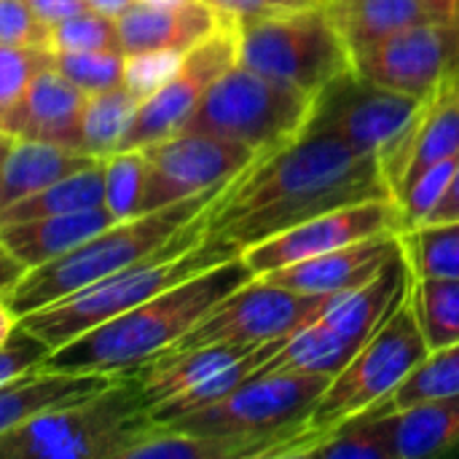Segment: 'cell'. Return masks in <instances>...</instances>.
I'll return each mask as SVG.
<instances>
[{"instance_id":"obj_1","label":"cell","mask_w":459,"mask_h":459,"mask_svg":"<svg viewBox=\"0 0 459 459\" xmlns=\"http://www.w3.org/2000/svg\"><path fill=\"white\" fill-rule=\"evenodd\" d=\"M368 199H393L382 161L331 134H299L258 156L210 210L207 234L250 247L320 212Z\"/></svg>"},{"instance_id":"obj_2","label":"cell","mask_w":459,"mask_h":459,"mask_svg":"<svg viewBox=\"0 0 459 459\" xmlns=\"http://www.w3.org/2000/svg\"><path fill=\"white\" fill-rule=\"evenodd\" d=\"M255 274L242 255L204 269L180 285L148 299L145 304L81 333L54 350L46 368L65 374H110L134 377L143 366L180 342L218 301L242 288Z\"/></svg>"},{"instance_id":"obj_3","label":"cell","mask_w":459,"mask_h":459,"mask_svg":"<svg viewBox=\"0 0 459 459\" xmlns=\"http://www.w3.org/2000/svg\"><path fill=\"white\" fill-rule=\"evenodd\" d=\"M210 210H204L188 226H183L153 255L62 301H54L38 312H30L19 323L35 336H40L51 350H59L62 344L78 339L81 333L145 304L148 299L180 285L183 280L242 255V247H237L234 242L207 234Z\"/></svg>"},{"instance_id":"obj_4","label":"cell","mask_w":459,"mask_h":459,"mask_svg":"<svg viewBox=\"0 0 459 459\" xmlns=\"http://www.w3.org/2000/svg\"><path fill=\"white\" fill-rule=\"evenodd\" d=\"M226 188V186H223ZM223 188H212L169 207L143 212L126 221H116L100 234L89 237L70 253L27 269L22 280L5 293L11 309L22 320L30 312H38L54 301H62L164 247L183 226H188L196 215L210 210Z\"/></svg>"},{"instance_id":"obj_5","label":"cell","mask_w":459,"mask_h":459,"mask_svg":"<svg viewBox=\"0 0 459 459\" xmlns=\"http://www.w3.org/2000/svg\"><path fill=\"white\" fill-rule=\"evenodd\" d=\"M428 352L430 350L417 325L406 288V296L390 312V317L358 350V355L336 377H331V385L325 387L309 417L285 444L272 452L269 459H282L288 449L379 409L428 358Z\"/></svg>"},{"instance_id":"obj_6","label":"cell","mask_w":459,"mask_h":459,"mask_svg":"<svg viewBox=\"0 0 459 459\" xmlns=\"http://www.w3.org/2000/svg\"><path fill=\"white\" fill-rule=\"evenodd\" d=\"M151 425L137 377H118L97 395L54 406L0 436V459H118Z\"/></svg>"},{"instance_id":"obj_7","label":"cell","mask_w":459,"mask_h":459,"mask_svg":"<svg viewBox=\"0 0 459 459\" xmlns=\"http://www.w3.org/2000/svg\"><path fill=\"white\" fill-rule=\"evenodd\" d=\"M312 102L315 94L237 62L207 89L180 132L223 137L266 156L304 134Z\"/></svg>"},{"instance_id":"obj_8","label":"cell","mask_w":459,"mask_h":459,"mask_svg":"<svg viewBox=\"0 0 459 459\" xmlns=\"http://www.w3.org/2000/svg\"><path fill=\"white\" fill-rule=\"evenodd\" d=\"M237 46L239 65L307 94H317L352 70V56L325 3L237 19Z\"/></svg>"},{"instance_id":"obj_9","label":"cell","mask_w":459,"mask_h":459,"mask_svg":"<svg viewBox=\"0 0 459 459\" xmlns=\"http://www.w3.org/2000/svg\"><path fill=\"white\" fill-rule=\"evenodd\" d=\"M433 100L385 89L347 70L315 94L304 134H331L360 153L377 156L387 178V169L406 148Z\"/></svg>"},{"instance_id":"obj_10","label":"cell","mask_w":459,"mask_h":459,"mask_svg":"<svg viewBox=\"0 0 459 459\" xmlns=\"http://www.w3.org/2000/svg\"><path fill=\"white\" fill-rule=\"evenodd\" d=\"M331 385L328 374H261L255 371L247 382L231 390L218 403L199 409L172 428L207 433V436H231L261 444V457L285 444L299 425L309 417L325 387Z\"/></svg>"},{"instance_id":"obj_11","label":"cell","mask_w":459,"mask_h":459,"mask_svg":"<svg viewBox=\"0 0 459 459\" xmlns=\"http://www.w3.org/2000/svg\"><path fill=\"white\" fill-rule=\"evenodd\" d=\"M331 296H307L253 277L218 301L180 342L164 355L188 352L204 344H269L290 336L312 320ZM161 358V355H159Z\"/></svg>"},{"instance_id":"obj_12","label":"cell","mask_w":459,"mask_h":459,"mask_svg":"<svg viewBox=\"0 0 459 459\" xmlns=\"http://www.w3.org/2000/svg\"><path fill=\"white\" fill-rule=\"evenodd\" d=\"M140 151L145 156L140 212H153L188 196L223 188L258 159L245 145L202 132H175Z\"/></svg>"},{"instance_id":"obj_13","label":"cell","mask_w":459,"mask_h":459,"mask_svg":"<svg viewBox=\"0 0 459 459\" xmlns=\"http://www.w3.org/2000/svg\"><path fill=\"white\" fill-rule=\"evenodd\" d=\"M352 70L385 89L433 100L459 81V27L441 19L411 24L358 54Z\"/></svg>"},{"instance_id":"obj_14","label":"cell","mask_w":459,"mask_h":459,"mask_svg":"<svg viewBox=\"0 0 459 459\" xmlns=\"http://www.w3.org/2000/svg\"><path fill=\"white\" fill-rule=\"evenodd\" d=\"M239 59L237 46V22H223L212 35H207L202 43L188 48L172 73V78L156 89L151 97H145L134 113L132 126L126 129L121 148H145L151 143H159L175 132L183 129L194 108L202 102L207 89Z\"/></svg>"},{"instance_id":"obj_15","label":"cell","mask_w":459,"mask_h":459,"mask_svg":"<svg viewBox=\"0 0 459 459\" xmlns=\"http://www.w3.org/2000/svg\"><path fill=\"white\" fill-rule=\"evenodd\" d=\"M401 231V210L395 199H368L358 204H344L328 212H320L304 223H296L274 237H266L242 250V261L255 277L272 274L282 266H293L336 247H347L352 242L398 234Z\"/></svg>"},{"instance_id":"obj_16","label":"cell","mask_w":459,"mask_h":459,"mask_svg":"<svg viewBox=\"0 0 459 459\" xmlns=\"http://www.w3.org/2000/svg\"><path fill=\"white\" fill-rule=\"evenodd\" d=\"M401 237L398 234H382L368 237L360 242H352L347 247H336L331 253H323L317 258L282 266L272 274H264L269 282L282 285L296 293L307 296H339L344 290H352L371 277H377L390 261L401 258Z\"/></svg>"},{"instance_id":"obj_17","label":"cell","mask_w":459,"mask_h":459,"mask_svg":"<svg viewBox=\"0 0 459 459\" xmlns=\"http://www.w3.org/2000/svg\"><path fill=\"white\" fill-rule=\"evenodd\" d=\"M83 105L86 94L51 65L30 81L22 100L3 116L0 129L16 140L81 148Z\"/></svg>"},{"instance_id":"obj_18","label":"cell","mask_w":459,"mask_h":459,"mask_svg":"<svg viewBox=\"0 0 459 459\" xmlns=\"http://www.w3.org/2000/svg\"><path fill=\"white\" fill-rule=\"evenodd\" d=\"M118 40L124 54L137 51H178L186 54L212 35L229 16L210 0H186L169 5L134 3L118 19Z\"/></svg>"},{"instance_id":"obj_19","label":"cell","mask_w":459,"mask_h":459,"mask_svg":"<svg viewBox=\"0 0 459 459\" xmlns=\"http://www.w3.org/2000/svg\"><path fill=\"white\" fill-rule=\"evenodd\" d=\"M382 436L390 459H430L459 446V395L428 398L387 414H363Z\"/></svg>"},{"instance_id":"obj_20","label":"cell","mask_w":459,"mask_h":459,"mask_svg":"<svg viewBox=\"0 0 459 459\" xmlns=\"http://www.w3.org/2000/svg\"><path fill=\"white\" fill-rule=\"evenodd\" d=\"M116 221L118 218L105 204H100V207H89L78 212L5 223L0 226V242L24 269H35L40 264H48L70 253L73 247H78L81 242L100 234Z\"/></svg>"},{"instance_id":"obj_21","label":"cell","mask_w":459,"mask_h":459,"mask_svg":"<svg viewBox=\"0 0 459 459\" xmlns=\"http://www.w3.org/2000/svg\"><path fill=\"white\" fill-rule=\"evenodd\" d=\"M116 379L118 377L97 374V371L65 374V371H51L46 366L27 371L0 385V436L54 406L97 395L105 387H110Z\"/></svg>"},{"instance_id":"obj_22","label":"cell","mask_w":459,"mask_h":459,"mask_svg":"<svg viewBox=\"0 0 459 459\" xmlns=\"http://www.w3.org/2000/svg\"><path fill=\"white\" fill-rule=\"evenodd\" d=\"M100 161L102 159H94L81 148L40 140H13L0 164V210Z\"/></svg>"},{"instance_id":"obj_23","label":"cell","mask_w":459,"mask_h":459,"mask_svg":"<svg viewBox=\"0 0 459 459\" xmlns=\"http://www.w3.org/2000/svg\"><path fill=\"white\" fill-rule=\"evenodd\" d=\"M459 156V81L449 83L422 113L414 134L409 137L401 156L387 169V183L395 194L425 167Z\"/></svg>"},{"instance_id":"obj_24","label":"cell","mask_w":459,"mask_h":459,"mask_svg":"<svg viewBox=\"0 0 459 459\" xmlns=\"http://www.w3.org/2000/svg\"><path fill=\"white\" fill-rule=\"evenodd\" d=\"M325 8L352 59L385 38L433 19L422 0H325Z\"/></svg>"},{"instance_id":"obj_25","label":"cell","mask_w":459,"mask_h":459,"mask_svg":"<svg viewBox=\"0 0 459 459\" xmlns=\"http://www.w3.org/2000/svg\"><path fill=\"white\" fill-rule=\"evenodd\" d=\"M261 444L231 436L191 433L172 425H148L140 430L118 459H258Z\"/></svg>"},{"instance_id":"obj_26","label":"cell","mask_w":459,"mask_h":459,"mask_svg":"<svg viewBox=\"0 0 459 459\" xmlns=\"http://www.w3.org/2000/svg\"><path fill=\"white\" fill-rule=\"evenodd\" d=\"M100 204H105L102 161L62 178V180L40 188L38 194H30L19 202L8 204L5 210H0V226L48 218V215L78 212V210H89V207H100Z\"/></svg>"},{"instance_id":"obj_27","label":"cell","mask_w":459,"mask_h":459,"mask_svg":"<svg viewBox=\"0 0 459 459\" xmlns=\"http://www.w3.org/2000/svg\"><path fill=\"white\" fill-rule=\"evenodd\" d=\"M143 97L132 91L126 83L113 89L86 94L83 118H81V151L91 153L94 159H105L121 148L126 129L134 121Z\"/></svg>"},{"instance_id":"obj_28","label":"cell","mask_w":459,"mask_h":459,"mask_svg":"<svg viewBox=\"0 0 459 459\" xmlns=\"http://www.w3.org/2000/svg\"><path fill=\"white\" fill-rule=\"evenodd\" d=\"M409 301L430 352L459 342V277H411Z\"/></svg>"},{"instance_id":"obj_29","label":"cell","mask_w":459,"mask_h":459,"mask_svg":"<svg viewBox=\"0 0 459 459\" xmlns=\"http://www.w3.org/2000/svg\"><path fill=\"white\" fill-rule=\"evenodd\" d=\"M403 261L411 277H459V221L401 229Z\"/></svg>"},{"instance_id":"obj_30","label":"cell","mask_w":459,"mask_h":459,"mask_svg":"<svg viewBox=\"0 0 459 459\" xmlns=\"http://www.w3.org/2000/svg\"><path fill=\"white\" fill-rule=\"evenodd\" d=\"M459 395V342L452 347L428 352V358L411 371V377L371 414H387L417 401Z\"/></svg>"},{"instance_id":"obj_31","label":"cell","mask_w":459,"mask_h":459,"mask_svg":"<svg viewBox=\"0 0 459 459\" xmlns=\"http://www.w3.org/2000/svg\"><path fill=\"white\" fill-rule=\"evenodd\" d=\"M105 180V207L118 218L143 215V191H145V156L140 148L116 151L102 159Z\"/></svg>"},{"instance_id":"obj_32","label":"cell","mask_w":459,"mask_h":459,"mask_svg":"<svg viewBox=\"0 0 459 459\" xmlns=\"http://www.w3.org/2000/svg\"><path fill=\"white\" fill-rule=\"evenodd\" d=\"M48 51L51 54H75V51H121L118 22L113 16L83 11L65 22L48 27Z\"/></svg>"},{"instance_id":"obj_33","label":"cell","mask_w":459,"mask_h":459,"mask_svg":"<svg viewBox=\"0 0 459 459\" xmlns=\"http://www.w3.org/2000/svg\"><path fill=\"white\" fill-rule=\"evenodd\" d=\"M54 67L83 94H97L124 83V51L51 54Z\"/></svg>"},{"instance_id":"obj_34","label":"cell","mask_w":459,"mask_h":459,"mask_svg":"<svg viewBox=\"0 0 459 459\" xmlns=\"http://www.w3.org/2000/svg\"><path fill=\"white\" fill-rule=\"evenodd\" d=\"M51 65L54 59L46 48L0 43V121L22 100L30 81Z\"/></svg>"},{"instance_id":"obj_35","label":"cell","mask_w":459,"mask_h":459,"mask_svg":"<svg viewBox=\"0 0 459 459\" xmlns=\"http://www.w3.org/2000/svg\"><path fill=\"white\" fill-rule=\"evenodd\" d=\"M180 59H183V54H178V51L124 54V83L145 100L172 78Z\"/></svg>"},{"instance_id":"obj_36","label":"cell","mask_w":459,"mask_h":459,"mask_svg":"<svg viewBox=\"0 0 459 459\" xmlns=\"http://www.w3.org/2000/svg\"><path fill=\"white\" fill-rule=\"evenodd\" d=\"M51 352L54 350L40 336H35L32 331H27L19 323L16 331L11 333V339L0 347V385L46 366Z\"/></svg>"},{"instance_id":"obj_37","label":"cell","mask_w":459,"mask_h":459,"mask_svg":"<svg viewBox=\"0 0 459 459\" xmlns=\"http://www.w3.org/2000/svg\"><path fill=\"white\" fill-rule=\"evenodd\" d=\"M0 43L48 51V27L27 0H0Z\"/></svg>"},{"instance_id":"obj_38","label":"cell","mask_w":459,"mask_h":459,"mask_svg":"<svg viewBox=\"0 0 459 459\" xmlns=\"http://www.w3.org/2000/svg\"><path fill=\"white\" fill-rule=\"evenodd\" d=\"M223 16L229 19H250V16H266V13H282L293 8L317 5L325 0H210Z\"/></svg>"},{"instance_id":"obj_39","label":"cell","mask_w":459,"mask_h":459,"mask_svg":"<svg viewBox=\"0 0 459 459\" xmlns=\"http://www.w3.org/2000/svg\"><path fill=\"white\" fill-rule=\"evenodd\" d=\"M27 3L46 27H54L56 22H65V19L78 16L83 11H91L86 5V0H27Z\"/></svg>"},{"instance_id":"obj_40","label":"cell","mask_w":459,"mask_h":459,"mask_svg":"<svg viewBox=\"0 0 459 459\" xmlns=\"http://www.w3.org/2000/svg\"><path fill=\"white\" fill-rule=\"evenodd\" d=\"M441 221H459V159L446 196L441 199V204L430 212V218L425 223H441Z\"/></svg>"},{"instance_id":"obj_41","label":"cell","mask_w":459,"mask_h":459,"mask_svg":"<svg viewBox=\"0 0 459 459\" xmlns=\"http://www.w3.org/2000/svg\"><path fill=\"white\" fill-rule=\"evenodd\" d=\"M27 269L5 250V245L0 242V293H8L24 274Z\"/></svg>"},{"instance_id":"obj_42","label":"cell","mask_w":459,"mask_h":459,"mask_svg":"<svg viewBox=\"0 0 459 459\" xmlns=\"http://www.w3.org/2000/svg\"><path fill=\"white\" fill-rule=\"evenodd\" d=\"M422 3L433 13V19H441V22L459 27V0H422Z\"/></svg>"},{"instance_id":"obj_43","label":"cell","mask_w":459,"mask_h":459,"mask_svg":"<svg viewBox=\"0 0 459 459\" xmlns=\"http://www.w3.org/2000/svg\"><path fill=\"white\" fill-rule=\"evenodd\" d=\"M16 325H19V317H16V312L11 309L5 293H0V347L11 339V333L16 331Z\"/></svg>"},{"instance_id":"obj_44","label":"cell","mask_w":459,"mask_h":459,"mask_svg":"<svg viewBox=\"0 0 459 459\" xmlns=\"http://www.w3.org/2000/svg\"><path fill=\"white\" fill-rule=\"evenodd\" d=\"M86 5L97 13H105V16H113L118 19L126 8L134 5V0H86Z\"/></svg>"},{"instance_id":"obj_45","label":"cell","mask_w":459,"mask_h":459,"mask_svg":"<svg viewBox=\"0 0 459 459\" xmlns=\"http://www.w3.org/2000/svg\"><path fill=\"white\" fill-rule=\"evenodd\" d=\"M13 134H8V132H3L0 129V164H3V159L8 156V151H11V145H13Z\"/></svg>"},{"instance_id":"obj_46","label":"cell","mask_w":459,"mask_h":459,"mask_svg":"<svg viewBox=\"0 0 459 459\" xmlns=\"http://www.w3.org/2000/svg\"><path fill=\"white\" fill-rule=\"evenodd\" d=\"M134 3H153V5H169V3H186V0H134Z\"/></svg>"}]
</instances>
